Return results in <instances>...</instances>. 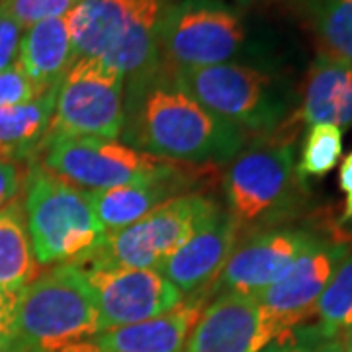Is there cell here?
<instances>
[{
	"label": "cell",
	"instance_id": "3",
	"mask_svg": "<svg viewBox=\"0 0 352 352\" xmlns=\"http://www.w3.org/2000/svg\"><path fill=\"white\" fill-rule=\"evenodd\" d=\"M100 333V314L85 272L55 264L16 298L10 352H61Z\"/></svg>",
	"mask_w": 352,
	"mask_h": 352
},
{
	"label": "cell",
	"instance_id": "9",
	"mask_svg": "<svg viewBox=\"0 0 352 352\" xmlns=\"http://www.w3.org/2000/svg\"><path fill=\"white\" fill-rule=\"evenodd\" d=\"M38 163L85 192L135 184L163 170L168 161L141 153L118 139L47 135Z\"/></svg>",
	"mask_w": 352,
	"mask_h": 352
},
{
	"label": "cell",
	"instance_id": "5",
	"mask_svg": "<svg viewBox=\"0 0 352 352\" xmlns=\"http://www.w3.org/2000/svg\"><path fill=\"white\" fill-rule=\"evenodd\" d=\"M22 204L39 266L78 263L106 235L88 192L50 173L38 161L25 166Z\"/></svg>",
	"mask_w": 352,
	"mask_h": 352
},
{
	"label": "cell",
	"instance_id": "7",
	"mask_svg": "<svg viewBox=\"0 0 352 352\" xmlns=\"http://www.w3.org/2000/svg\"><path fill=\"white\" fill-rule=\"evenodd\" d=\"M251 30L227 0H176L164 6L157 34V63L168 71L243 63Z\"/></svg>",
	"mask_w": 352,
	"mask_h": 352
},
{
	"label": "cell",
	"instance_id": "29",
	"mask_svg": "<svg viewBox=\"0 0 352 352\" xmlns=\"http://www.w3.org/2000/svg\"><path fill=\"white\" fill-rule=\"evenodd\" d=\"M22 188H24V173L20 164L0 157V210L6 208L16 198H20Z\"/></svg>",
	"mask_w": 352,
	"mask_h": 352
},
{
	"label": "cell",
	"instance_id": "2",
	"mask_svg": "<svg viewBox=\"0 0 352 352\" xmlns=\"http://www.w3.org/2000/svg\"><path fill=\"white\" fill-rule=\"evenodd\" d=\"M303 182L296 173L294 139L282 133L251 139L223 176L226 210L239 239L282 223L302 208Z\"/></svg>",
	"mask_w": 352,
	"mask_h": 352
},
{
	"label": "cell",
	"instance_id": "22",
	"mask_svg": "<svg viewBox=\"0 0 352 352\" xmlns=\"http://www.w3.org/2000/svg\"><path fill=\"white\" fill-rule=\"evenodd\" d=\"M302 18L311 28L321 51L352 65V0H323Z\"/></svg>",
	"mask_w": 352,
	"mask_h": 352
},
{
	"label": "cell",
	"instance_id": "30",
	"mask_svg": "<svg viewBox=\"0 0 352 352\" xmlns=\"http://www.w3.org/2000/svg\"><path fill=\"white\" fill-rule=\"evenodd\" d=\"M16 298L4 289H0V352H10L14 333V314H16Z\"/></svg>",
	"mask_w": 352,
	"mask_h": 352
},
{
	"label": "cell",
	"instance_id": "21",
	"mask_svg": "<svg viewBox=\"0 0 352 352\" xmlns=\"http://www.w3.org/2000/svg\"><path fill=\"white\" fill-rule=\"evenodd\" d=\"M39 264L25 226L20 198L0 210V289L18 296L38 276Z\"/></svg>",
	"mask_w": 352,
	"mask_h": 352
},
{
	"label": "cell",
	"instance_id": "8",
	"mask_svg": "<svg viewBox=\"0 0 352 352\" xmlns=\"http://www.w3.org/2000/svg\"><path fill=\"white\" fill-rule=\"evenodd\" d=\"M217 206L204 194H182L157 206L135 223L106 233L102 241L75 263L78 268L122 266L159 270Z\"/></svg>",
	"mask_w": 352,
	"mask_h": 352
},
{
	"label": "cell",
	"instance_id": "12",
	"mask_svg": "<svg viewBox=\"0 0 352 352\" xmlns=\"http://www.w3.org/2000/svg\"><path fill=\"white\" fill-rule=\"evenodd\" d=\"M80 270L96 298L100 331L147 321L173 311L184 302V296L159 270L122 266Z\"/></svg>",
	"mask_w": 352,
	"mask_h": 352
},
{
	"label": "cell",
	"instance_id": "28",
	"mask_svg": "<svg viewBox=\"0 0 352 352\" xmlns=\"http://www.w3.org/2000/svg\"><path fill=\"white\" fill-rule=\"evenodd\" d=\"M24 30L10 14L0 6V71L18 63Z\"/></svg>",
	"mask_w": 352,
	"mask_h": 352
},
{
	"label": "cell",
	"instance_id": "1",
	"mask_svg": "<svg viewBox=\"0 0 352 352\" xmlns=\"http://www.w3.org/2000/svg\"><path fill=\"white\" fill-rule=\"evenodd\" d=\"M120 138L138 151L188 166L227 164L251 141L241 129L208 112L157 59L126 78Z\"/></svg>",
	"mask_w": 352,
	"mask_h": 352
},
{
	"label": "cell",
	"instance_id": "18",
	"mask_svg": "<svg viewBox=\"0 0 352 352\" xmlns=\"http://www.w3.org/2000/svg\"><path fill=\"white\" fill-rule=\"evenodd\" d=\"M296 118L305 126L352 127V65L319 51L305 73Z\"/></svg>",
	"mask_w": 352,
	"mask_h": 352
},
{
	"label": "cell",
	"instance_id": "10",
	"mask_svg": "<svg viewBox=\"0 0 352 352\" xmlns=\"http://www.w3.org/2000/svg\"><path fill=\"white\" fill-rule=\"evenodd\" d=\"M124 104L126 76L102 61L76 57L57 88L47 135L118 139Z\"/></svg>",
	"mask_w": 352,
	"mask_h": 352
},
{
	"label": "cell",
	"instance_id": "27",
	"mask_svg": "<svg viewBox=\"0 0 352 352\" xmlns=\"http://www.w3.org/2000/svg\"><path fill=\"white\" fill-rule=\"evenodd\" d=\"M47 90L50 88H43L25 75L24 69L18 63L10 69L0 71V108L36 100L41 94H45Z\"/></svg>",
	"mask_w": 352,
	"mask_h": 352
},
{
	"label": "cell",
	"instance_id": "13",
	"mask_svg": "<svg viewBox=\"0 0 352 352\" xmlns=\"http://www.w3.org/2000/svg\"><path fill=\"white\" fill-rule=\"evenodd\" d=\"M349 251L344 241L317 235L286 274L254 298L276 323L280 333L314 319L321 294Z\"/></svg>",
	"mask_w": 352,
	"mask_h": 352
},
{
	"label": "cell",
	"instance_id": "4",
	"mask_svg": "<svg viewBox=\"0 0 352 352\" xmlns=\"http://www.w3.org/2000/svg\"><path fill=\"white\" fill-rule=\"evenodd\" d=\"M173 75L201 106L251 139L286 126L294 94L288 80L254 63H223L175 71Z\"/></svg>",
	"mask_w": 352,
	"mask_h": 352
},
{
	"label": "cell",
	"instance_id": "14",
	"mask_svg": "<svg viewBox=\"0 0 352 352\" xmlns=\"http://www.w3.org/2000/svg\"><path fill=\"white\" fill-rule=\"evenodd\" d=\"M278 335L254 298L221 294L201 309L182 352H261Z\"/></svg>",
	"mask_w": 352,
	"mask_h": 352
},
{
	"label": "cell",
	"instance_id": "24",
	"mask_svg": "<svg viewBox=\"0 0 352 352\" xmlns=\"http://www.w3.org/2000/svg\"><path fill=\"white\" fill-rule=\"evenodd\" d=\"M342 159V129L335 126H309L303 138L302 153L296 163L298 178L327 176Z\"/></svg>",
	"mask_w": 352,
	"mask_h": 352
},
{
	"label": "cell",
	"instance_id": "19",
	"mask_svg": "<svg viewBox=\"0 0 352 352\" xmlns=\"http://www.w3.org/2000/svg\"><path fill=\"white\" fill-rule=\"evenodd\" d=\"M75 59L67 16L24 30L18 65L43 88L57 87Z\"/></svg>",
	"mask_w": 352,
	"mask_h": 352
},
{
	"label": "cell",
	"instance_id": "11",
	"mask_svg": "<svg viewBox=\"0 0 352 352\" xmlns=\"http://www.w3.org/2000/svg\"><path fill=\"white\" fill-rule=\"evenodd\" d=\"M315 239L317 233L311 229L292 226L270 227L243 237L229 254L223 270L208 292V298L221 294L258 298L264 289L286 274Z\"/></svg>",
	"mask_w": 352,
	"mask_h": 352
},
{
	"label": "cell",
	"instance_id": "17",
	"mask_svg": "<svg viewBox=\"0 0 352 352\" xmlns=\"http://www.w3.org/2000/svg\"><path fill=\"white\" fill-rule=\"evenodd\" d=\"M192 168L188 164L168 163L157 175L135 184H126L104 192H88L94 214L106 233L135 223L145 214L170 198L182 196L190 186Z\"/></svg>",
	"mask_w": 352,
	"mask_h": 352
},
{
	"label": "cell",
	"instance_id": "33",
	"mask_svg": "<svg viewBox=\"0 0 352 352\" xmlns=\"http://www.w3.org/2000/svg\"><path fill=\"white\" fill-rule=\"evenodd\" d=\"M340 346H342V352H352V327L340 337Z\"/></svg>",
	"mask_w": 352,
	"mask_h": 352
},
{
	"label": "cell",
	"instance_id": "26",
	"mask_svg": "<svg viewBox=\"0 0 352 352\" xmlns=\"http://www.w3.org/2000/svg\"><path fill=\"white\" fill-rule=\"evenodd\" d=\"M78 2L80 0H0V6L22 25V30H28L45 20L63 18Z\"/></svg>",
	"mask_w": 352,
	"mask_h": 352
},
{
	"label": "cell",
	"instance_id": "25",
	"mask_svg": "<svg viewBox=\"0 0 352 352\" xmlns=\"http://www.w3.org/2000/svg\"><path fill=\"white\" fill-rule=\"evenodd\" d=\"M261 352H342L339 337H331L315 323H303L280 333Z\"/></svg>",
	"mask_w": 352,
	"mask_h": 352
},
{
	"label": "cell",
	"instance_id": "15",
	"mask_svg": "<svg viewBox=\"0 0 352 352\" xmlns=\"http://www.w3.org/2000/svg\"><path fill=\"white\" fill-rule=\"evenodd\" d=\"M237 243L239 229L226 208L217 204L192 237L166 258L159 272L184 300H206Z\"/></svg>",
	"mask_w": 352,
	"mask_h": 352
},
{
	"label": "cell",
	"instance_id": "23",
	"mask_svg": "<svg viewBox=\"0 0 352 352\" xmlns=\"http://www.w3.org/2000/svg\"><path fill=\"white\" fill-rule=\"evenodd\" d=\"M315 325L331 337H342L352 327V251L342 258L315 307Z\"/></svg>",
	"mask_w": 352,
	"mask_h": 352
},
{
	"label": "cell",
	"instance_id": "16",
	"mask_svg": "<svg viewBox=\"0 0 352 352\" xmlns=\"http://www.w3.org/2000/svg\"><path fill=\"white\" fill-rule=\"evenodd\" d=\"M206 300H184L168 314L100 331L61 352H182Z\"/></svg>",
	"mask_w": 352,
	"mask_h": 352
},
{
	"label": "cell",
	"instance_id": "34",
	"mask_svg": "<svg viewBox=\"0 0 352 352\" xmlns=\"http://www.w3.org/2000/svg\"><path fill=\"white\" fill-rule=\"evenodd\" d=\"M233 2H237V6H239V4H249L252 0H233Z\"/></svg>",
	"mask_w": 352,
	"mask_h": 352
},
{
	"label": "cell",
	"instance_id": "31",
	"mask_svg": "<svg viewBox=\"0 0 352 352\" xmlns=\"http://www.w3.org/2000/svg\"><path fill=\"white\" fill-rule=\"evenodd\" d=\"M339 186L342 196H344L342 223H346V221H352V151L344 159H340Z\"/></svg>",
	"mask_w": 352,
	"mask_h": 352
},
{
	"label": "cell",
	"instance_id": "20",
	"mask_svg": "<svg viewBox=\"0 0 352 352\" xmlns=\"http://www.w3.org/2000/svg\"><path fill=\"white\" fill-rule=\"evenodd\" d=\"M57 87L39 98L18 106L0 108V157L18 164L38 161L55 112Z\"/></svg>",
	"mask_w": 352,
	"mask_h": 352
},
{
	"label": "cell",
	"instance_id": "32",
	"mask_svg": "<svg viewBox=\"0 0 352 352\" xmlns=\"http://www.w3.org/2000/svg\"><path fill=\"white\" fill-rule=\"evenodd\" d=\"M288 8H292L296 14H305L309 8H314L317 6L319 2H323V0H282Z\"/></svg>",
	"mask_w": 352,
	"mask_h": 352
},
{
	"label": "cell",
	"instance_id": "6",
	"mask_svg": "<svg viewBox=\"0 0 352 352\" xmlns=\"http://www.w3.org/2000/svg\"><path fill=\"white\" fill-rule=\"evenodd\" d=\"M163 0H80L67 14L75 57L138 75L157 59Z\"/></svg>",
	"mask_w": 352,
	"mask_h": 352
}]
</instances>
